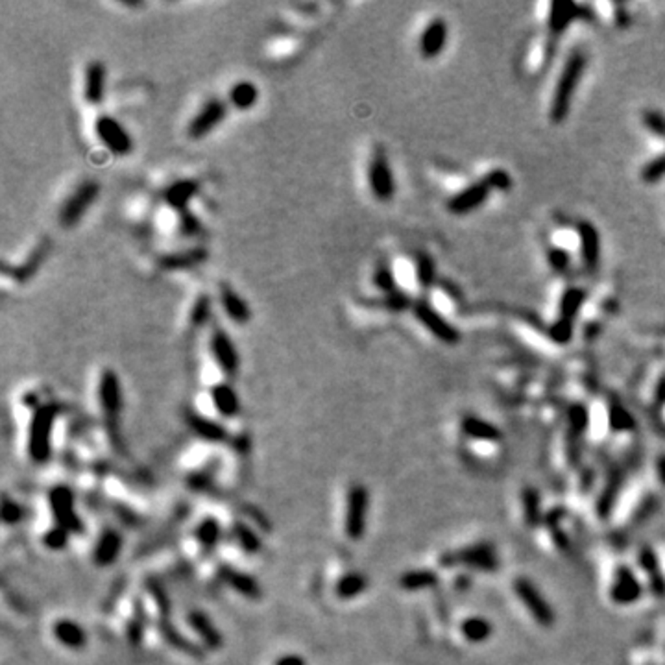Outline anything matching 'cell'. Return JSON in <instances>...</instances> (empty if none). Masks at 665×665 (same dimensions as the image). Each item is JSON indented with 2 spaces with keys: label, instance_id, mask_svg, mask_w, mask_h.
<instances>
[{
  "label": "cell",
  "instance_id": "1",
  "mask_svg": "<svg viewBox=\"0 0 665 665\" xmlns=\"http://www.w3.org/2000/svg\"><path fill=\"white\" fill-rule=\"evenodd\" d=\"M586 54L581 50L573 52L571 56L567 57L566 65H564L560 78L554 87L553 102H551V121L554 124H562L566 121L569 108H571L573 94H575L576 85L581 82L582 72L586 69Z\"/></svg>",
  "mask_w": 665,
  "mask_h": 665
},
{
  "label": "cell",
  "instance_id": "2",
  "mask_svg": "<svg viewBox=\"0 0 665 665\" xmlns=\"http://www.w3.org/2000/svg\"><path fill=\"white\" fill-rule=\"evenodd\" d=\"M57 414H60V408L54 403L41 405L33 413L32 422H30L28 453L35 462H47L50 459L52 429H54Z\"/></svg>",
  "mask_w": 665,
  "mask_h": 665
},
{
  "label": "cell",
  "instance_id": "3",
  "mask_svg": "<svg viewBox=\"0 0 665 665\" xmlns=\"http://www.w3.org/2000/svg\"><path fill=\"white\" fill-rule=\"evenodd\" d=\"M100 194V183L94 179H87L82 181L74 191L71 192V196L67 198L63 206L60 209L57 220L63 228H74L80 222L82 216L89 211V207L93 206L94 200Z\"/></svg>",
  "mask_w": 665,
  "mask_h": 665
},
{
  "label": "cell",
  "instance_id": "4",
  "mask_svg": "<svg viewBox=\"0 0 665 665\" xmlns=\"http://www.w3.org/2000/svg\"><path fill=\"white\" fill-rule=\"evenodd\" d=\"M368 490L362 484H353L347 493L346 521L344 529L350 540H361L366 529V512H368Z\"/></svg>",
  "mask_w": 665,
  "mask_h": 665
},
{
  "label": "cell",
  "instance_id": "5",
  "mask_svg": "<svg viewBox=\"0 0 665 665\" xmlns=\"http://www.w3.org/2000/svg\"><path fill=\"white\" fill-rule=\"evenodd\" d=\"M50 510L57 527L65 529L69 535H80L82 521L76 514L74 493L67 486H56L50 492Z\"/></svg>",
  "mask_w": 665,
  "mask_h": 665
},
{
  "label": "cell",
  "instance_id": "6",
  "mask_svg": "<svg viewBox=\"0 0 665 665\" xmlns=\"http://www.w3.org/2000/svg\"><path fill=\"white\" fill-rule=\"evenodd\" d=\"M94 131H96L100 142H102L111 154L128 155L133 150V142H131L130 133H128L126 128L122 126L117 118L109 117V115H100L96 124H94Z\"/></svg>",
  "mask_w": 665,
  "mask_h": 665
},
{
  "label": "cell",
  "instance_id": "7",
  "mask_svg": "<svg viewBox=\"0 0 665 665\" xmlns=\"http://www.w3.org/2000/svg\"><path fill=\"white\" fill-rule=\"evenodd\" d=\"M514 590L515 595L521 599V603L527 606V610H529L530 614H532V618H535L542 627H553V608L549 606V603L545 600L542 591H540L529 579H518V581L514 582Z\"/></svg>",
  "mask_w": 665,
  "mask_h": 665
},
{
  "label": "cell",
  "instance_id": "8",
  "mask_svg": "<svg viewBox=\"0 0 665 665\" xmlns=\"http://www.w3.org/2000/svg\"><path fill=\"white\" fill-rule=\"evenodd\" d=\"M368 181H370L371 192L377 200H381V202L392 200L393 192H396V181H393L389 157L383 150H375L374 157H371L370 169H368Z\"/></svg>",
  "mask_w": 665,
  "mask_h": 665
},
{
  "label": "cell",
  "instance_id": "9",
  "mask_svg": "<svg viewBox=\"0 0 665 665\" xmlns=\"http://www.w3.org/2000/svg\"><path fill=\"white\" fill-rule=\"evenodd\" d=\"M414 316L423 323L427 331H431L440 342L444 344H457L460 340V332L451 325L442 314L436 313L427 301L420 300L413 305Z\"/></svg>",
  "mask_w": 665,
  "mask_h": 665
},
{
  "label": "cell",
  "instance_id": "10",
  "mask_svg": "<svg viewBox=\"0 0 665 665\" xmlns=\"http://www.w3.org/2000/svg\"><path fill=\"white\" fill-rule=\"evenodd\" d=\"M225 117V104L218 99H211L203 104V108L189 122L187 133L191 139H202L211 133Z\"/></svg>",
  "mask_w": 665,
  "mask_h": 665
},
{
  "label": "cell",
  "instance_id": "11",
  "mask_svg": "<svg viewBox=\"0 0 665 665\" xmlns=\"http://www.w3.org/2000/svg\"><path fill=\"white\" fill-rule=\"evenodd\" d=\"M454 564L492 571L497 567V557L493 547H490V545H475V547L462 549L459 553L445 554L442 558V566H454Z\"/></svg>",
  "mask_w": 665,
  "mask_h": 665
},
{
  "label": "cell",
  "instance_id": "12",
  "mask_svg": "<svg viewBox=\"0 0 665 665\" xmlns=\"http://www.w3.org/2000/svg\"><path fill=\"white\" fill-rule=\"evenodd\" d=\"M211 353L216 364L220 366L228 377H233L239 371V353L231 342L230 335L224 329L216 328L211 335Z\"/></svg>",
  "mask_w": 665,
  "mask_h": 665
},
{
  "label": "cell",
  "instance_id": "13",
  "mask_svg": "<svg viewBox=\"0 0 665 665\" xmlns=\"http://www.w3.org/2000/svg\"><path fill=\"white\" fill-rule=\"evenodd\" d=\"M490 191L492 189L486 183V179H481V181L460 191L459 194H454L447 202V209L453 215H466V213L475 211L479 206H483L486 202V198L490 196Z\"/></svg>",
  "mask_w": 665,
  "mask_h": 665
},
{
  "label": "cell",
  "instance_id": "14",
  "mask_svg": "<svg viewBox=\"0 0 665 665\" xmlns=\"http://www.w3.org/2000/svg\"><path fill=\"white\" fill-rule=\"evenodd\" d=\"M579 240H581V255L588 272H595L600 261V239L599 231L591 222L582 220L576 224Z\"/></svg>",
  "mask_w": 665,
  "mask_h": 665
},
{
  "label": "cell",
  "instance_id": "15",
  "mask_svg": "<svg viewBox=\"0 0 665 665\" xmlns=\"http://www.w3.org/2000/svg\"><path fill=\"white\" fill-rule=\"evenodd\" d=\"M99 401L108 416H117L122 408L121 379L113 370H104L99 379Z\"/></svg>",
  "mask_w": 665,
  "mask_h": 665
},
{
  "label": "cell",
  "instance_id": "16",
  "mask_svg": "<svg viewBox=\"0 0 665 665\" xmlns=\"http://www.w3.org/2000/svg\"><path fill=\"white\" fill-rule=\"evenodd\" d=\"M447 43V23L444 19H432L420 38V52L425 60H432L445 48Z\"/></svg>",
  "mask_w": 665,
  "mask_h": 665
},
{
  "label": "cell",
  "instance_id": "17",
  "mask_svg": "<svg viewBox=\"0 0 665 665\" xmlns=\"http://www.w3.org/2000/svg\"><path fill=\"white\" fill-rule=\"evenodd\" d=\"M106 94V67L100 61H91L85 67L84 96L87 102L100 104Z\"/></svg>",
  "mask_w": 665,
  "mask_h": 665
},
{
  "label": "cell",
  "instance_id": "18",
  "mask_svg": "<svg viewBox=\"0 0 665 665\" xmlns=\"http://www.w3.org/2000/svg\"><path fill=\"white\" fill-rule=\"evenodd\" d=\"M198 189L200 185L194 179H179L164 191V200L176 211H189V203L198 194Z\"/></svg>",
  "mask_w": 665,
  "mask_h": 665
},
{
  "label": "cell",
  "instance_id": "19",
  "mask_svg": "<svg viewBox=\"0 0 665 665\" xmlns=\"http://www.w3.org/2000/svg\"><path fill=\"white\" fill-rule=\"evenodd\" d=\"M639 595H642V588H639L636 576L632 575L630 569L621 567L618 579H615V584L612 586V599L619 605H630L636 599H639Z\"/></svg>",
  "mask_w": 665,
  "mask_h": 665
},
{
  "label": "cell",
  "instance_id": "20",
  "mask_svg": "<svg viewBox=\"0 0 665 665\" xmlns=\"http://www.w3.org/2000/svg\"><path fill=\"white\" fill-rule=\"evenodd\" d=\"M52 634L56 637L57 642L63 647L69 649H82L87 643V634L80 625L72 621V619H57L54 627H52Z\"/></svg>",
  "mask_w": 665,
  "mask_h": 665
},
{
  "label": "cell",
  "instance_id": "21",
  "mask_svg": "<svg viewBox=\"0 0 665 665\" xmlns=\"http://www.w3.org/2000/svg\"><path fill=\"white\" fill-rule=\"evenodd\" d=\"M121 549L122 538L117 530H104L102 536H100L99 542H96V547H94V562L99 564V566H111V564L117 560L118 554H121Z\"/></svg>",
  "mask_w": 665,
  "mask_h": 665
},
{
  "label": "cell",
  "instance_id": "22",
  "mask_svg": "<svg viewBox=\"0 0 665 665\" xmlns=\"http://www.w3.org/2000/svg\"><path fill=\"white\" fill-rule=\"evenodd\" d=\"M220 575L225 584L230 586V588H233L237 593L244 595L246 599H259L262 595L259 582L255 581L253 576L246 575V573L231 569V567H224L220 571Z\"/></svg>",
  "mask_w": 665,
  "mask_h": 665
},
{
  "label": "cell",
  "instance_id": "23",
  "mask_svg": "<svg viewBox=\"0 0 665 665\" xmlns=\"http://www.w3.org/2000/svg\"><path fill=\"white\" fill-rule=\"evenodd\" d=\"M213 405L218 410V414L225 418H233L239 414L240 410V401L239 393L235 392V389L228 383H218L215 389L211 390Z\"/></svg>",
  "mask_w": 665,
  "mask_h": 665
},
{
  "label": "cell",
  "instance_id": "24",
  "mask_svg": "<svg viewBox=\"0 0 665 665\" xmlns=\"http://www.w3.org/2000/svg\"><path fill=\"white\" fill-rule=\"evenodd\" d=\"M207 259V252L203 248H192L185 250L179 253H170L161 257L160 267L163 270H187V268H194L198 264H202Z\"/></svg>",
  "mask_w": 665,
  "mask_h": 665
},
{
  "label": "cell",
  "instance_id": "25",
  "mask_svg": "<svg viewBox=\"0 0 665 665\" xmlns=\"http://www.w3.org/2000/svg\"><path fill=\"white\" fill-rule=\"evenodd\" d=\"M581 13L590 15V11L584 10L582 6H576L573 2H554L551 6V17H549V26L554 33H560L566 30V26L573 19H579Z\"/></svg>",
  "mask_w": 665,
  "mask_h": 665
},
{
  "label": "cell",
  "instance_id": "26",
  "mask_svg": "<svg viewBox=\"0 0 665 665\" xmlns=\"http://www.w3.org/2000/svg\"><path fill=\"white\" fill-rule=\"evenodd\" d=\"M187 423L192 431L196 432L198 436H202L203 440L209 442H224L228 438V431L225 427L220 425L218 422L211 420V418L200 416V414H187Z\"/></svg>",
  "mask_w": 665,
  "mask_h": 665
},
{
  "label": "cell",
  "instance_id": "27",
  "mask_svg": "<svg viewBox=\"0 0 665 665\" xmlns=\"http://www.w3.org/2000/svg\"><path fill=\"white\" fill-rule=\"evenodd\" d=\"M220 301L224 305L225 314L233 320L235 323H246L250 320V307L248 303L240 298L239 292H235L228 285L220 286Z\"/></svg>",
  "mask_w": 665,
  "mask_h": 665
},
{
  "label": "cell",
  "instance_id": "28",
  "mask_svg": "<svg viewBox=\"0 0 665 665\" xmlns=\"http://www.w3.org/2000/svg\"><path fill=\"white\" fill-rule=\"evenodd\" d=\"M189 625H191V628L198 636L202 637L209 649H218V647L222 645L220 632L216 630L215 625L211 623V619L207 618L206 614H202V612H191V614H189Z\"/></svg>",
  "mask_w": 665,
  "mask_h": 665
},
{
  "label": "cell",
  "instance_id": "29",
  "mask_svg": "<svg viewBox=\"0 0 665 665\" xmlns=\"http://www.w3.org/2000/svg\"><path fill=\"white\" fill-rule=\"evenodd\" d=\"M366 586H368V581L362 573H347V575L340 576L335 584V595L344 600L353 599L366 590Z\"/></svg>",
  "mask_w": 665,
  "mask_h": 665
},
{
  "label": "cell",
  "instance_id": "30",
  "mask_svg": "<svg viewBox=\"0 0 665 665\" xmlns=\"http://www.w3.org/2000/svg\"><path fill=\"white\" fill-rule=\"evenodd\" d=\"M259 99V91L255 84L248 80L237 82L230 91V102L237 109H250L255 106Z\"/></svg>",
  "mask_w": 665,
  "mask_h": 665
},
{
  "label": "cell",
  "instance_id": "31",
  "mask_svg": "<svg viewBox=\"0 0 665 665\" xmlns=\"http://www.w3.org/2000/svg\"><path fill=\"white\" fill-rule=\"evenodd\" d=\"M462 429L466 435L471 436V438H477V440H499V438H501L499 431H497L492 423L484 422V420L475 416L464 418Z\"/></svg>",
  "mask_w": 665,
  "mask_h": 665
},
{
  "label": "cell",
  "instance_id": "32",
  "mask_svg": "<svg viewBox=\"0 0 665 665\" xmlns=\"http://www.w3.org/2000/svg\"><path fill=\"white\" fill-rule=\"evenodd\" d=\"M639 560H642L643 569L649 575V582H651L652 590H654L656 595H664L665 593V579L660 575V569H658V560H656V554L652 553L651 549H643L642 554H639Z\"/></svg>",
  "mask_w": 665,
  "mask_h": 665
},
{
  "label": "cell",
  "instance_id": "33",
  "mask_svg": "<svg viewBox=\"0 0 665 665\" xmlns=\"http://www.w3.org/2000/svg\"><path fill=\"white\" fill-rule=\"evenodd\" d=\"M438 582V576L436 573L427 571V569H416V571H408L401 576V588L408 591H416V590H425V588H431Z\"/></svg>",
  "mask_w": 665,
  "mask_h": 665
},
{
  "label": "cell",
  "instance_id": "34",
  "mask_svg": "<svg viewBox=\"0 0 665 665\" xmlns=\"http://www.w3.org/2000/svg\"><path fill=\"white\" fill-rule=\"evenodd\" d=\"M462 634L468 642L483 643L492 636V625L483 618H469L462 623Z\"/></svg>",
  "mask_w": 665,
  "mask_h": 665
},
{
  "label": "cell",
  "instance_id": "35",
  "mask_svg": "<svg viewBox=\"0 0 665 665\" xmlns=\"http://www.w3.org/2000/svg\"><path fill=\"white\" fill-rule=\"evenodd\" d=\"M161 634H163V637L167 639V643H169L170 647H174V649H178V651H181V652H187V654H191V656H200V649H198V647L192 642H189L187 637H183L181 634H179L172 625L167 623V621L161 623Z\"/></svg>",
  "mask_w": 665,
  "mask_h": 665
},
{
  "label": "cell",
  "instance_id": "36",
  "mask_svg": "<svg viewBox=\"0 0 665 665\" xmlns=\"http://www.w3.org/2000/svg\"><path fill=\"white\" fill-rule=\"evenodd\" d=\"M584 300V291H581V289H569V291L562 296V301H560V318L573 322V318H575L576 314H579V311H581Z\"/></svg>",
  "mask_w": 665,
  "mask_h": 665
},
{
  "label": "cell",
  "instance_id": "37",
  "mask_svg": "<svg viewBox=\"0 0 665 665\" xmlns=\"http://www.w3.org/2000/svg\"><path fill=\"white\" fill-rule=\"evenodd\" d=\"M220 532H222V530H220V525H218V521H216V520H206V521H202V523L198 525L196 538H198V542L203 545V547L211 549V547H215L216 542L220 540Z\"/></svg>",
  "mask_w": 665,
  "mask_h": 665
},
{
  "label": "cell",
  "instance_id": "38",
  "mask_svg": "<svg viewBox=\"0 0 665 665\" xmlns=\"http://www.w3.org/2000/svg\"><path fill=\"white\" fill-rule=\"evenodd\" d=\"M416 276L422 289H431L435 283V262L425 253H420L416 257Z\"/></svg>",
  "mask_w": 665,
  "mask_h": 665
},
{
  "label": "cell",
  "instance_id": "39",
  "mask_svg": "<svg viewBox=\"0 0 665 665\" xmlns=\"http://www.w3.org/2000/svg\"><path fill=\"white\" fill-rule=\"evenodd\" d=\"M209 318H211V300H209V296L202 294L192 305L191 322L194 328H202L209 322Z\"/></svg>",
  "mask_w": 665,
  "mask_h": 665
},
{
  "label": "cell",
  "instance_id": "40",
  "mask_svg": "<svg viewBox=\"0 0 665 665\" xmlns=\"http://www.w3.org/2000/svg\"><path fill=\"white\" fill-rule=\"evenodd\" d=\"M235 538L239 540L240 547L246 551V553H257L259 549H261V540L257 538V535L253 532L250 527H246L244 523L235 525Z\"/></svg>",
  "mask_w": 665,
  "mask_h": 665
},
{
  "label": "cell",
  "instance_id": "41",
  "mask_svg": "<svg viewBox=\"0 0 665 665\" xmlns=\"http://www.w3.org/2000/svg\"><path fill=\"white\" fill-rule=\"evenodd\" d=\"M642 176L643 183H658L660 179L665 178V154L658 155L654 160H651L649 163H645V167L639 172Z\"/></svg>",
  "mask_w": 665,
  "mask_h": 665
},
{
  "label": "cell",
  "instance_id": "42",
  "mask_svg": "<svg viewBox=\"0 0 665 665\" xmlns=\"http://www.w3.org/2000/svg\"><path fill=\"white\" fill-rule=\"evenodd\" d=\"M374 285L383 291L384 294H392L396 292V279H393L392 268L386 262H381L379 267L375 268L374 272Z\"/></svg>",
  "mask_w": 665,
  "mask_h": 665
},
{
  "label": "cell",
  "instance_id": "43",
  "mask_svg": "<svg viewBox=\"0 0 665 665\" xmlns=\"http://www.w3.org/2000/svg\"><path fill=\"white\" fill-rule=\"evenodd\" d=\"M643 124L649 131H652L654 135L665 139V115L658 109H649L643 113Z\"/></svg>",
  "mask_w": 665,
  "mask_h": 665
},
{
  "label": "cell",
  "instance_id": "44",
  "mask_svg": "<svg viewBox=\"0 0 665 665\" xmlns=\"http://www.w3.org/2000/svg\"><path fill=\"white\" fill-rule=\"evenodd\" d=\"M523 506H525V515H527V523L535 525L540 518V497L536 490H530V488L525 490Z\"/></svg>",
  "mask_w": 665,
  "mask_h": 665
},
{
  "label": "cell",
  "instance_id": "45",
  "mask_svg": "<svg viewBox=\"0 0 665 665\" xmlns=\"http://www.w3.org/2000/svg\"><path fill=\"white\" fill-rule=\"evenodd\" d=\"M202 230V224L198 220V216L192 211L179 213V233L183 237H196Z\"/></svg>",
  "mask_w": 665,
  "mask_h": 665
},
{
  "label": "cell",
  "instance_id": "46",
  "mask_svg": "<svg viewBox=\"0 0 665 665\" xmlns=\"http://www.w3.org/2000/svg\"><path fill=\"white\" fill-rule=\"evenodd\" d=\"M547 259L551 262V267H553L554 272L558 274H566L569 270V253L566 252L564 248H558V246H553V248L547 252Z\"/></svg>",
  "mask_w": 665,
  "mask_h": 665
},
{
  "label": "cell",
  "instance_id": "47",
  "mask_svg": "<svg viewBox=\"0 0 665 665\" xmlns=\"http://www.w3.org/2000/svg\"><path fill=\"white\" fill-rule=\"evenodd\" d=\"M549 335H551V338H553L554 342H558V344L569 342V338H571V335H573V322L564 320V318H558L557 322L551 325V329H549Z\"/></svg>",
  "mask_w": 665,
  "mask_h": 665
},
{
  "label": "cell",
  "instance_id": "48",
  "mask_svg": "<svg viewBox=\"0 0 665 665\" xmlns=\"http://www.w3.org/2000/svg\"><path fill=\"white\" fill-rule=\"evenodd\" d=\"M610 423H612L615 431H628V429L634 427V420L630 418V414L623 407H619V405H614L612 410H610Z\"/></svg>",
  "mask_w": 665,
  "mask_h": 665
},
{
  "label": "cell",
  "instance_id": "49",
  "mask_svg": "<svg viewBox=\"0 0 665 665\" xmlns=\"http://www.w3.org/2000/svg\"><path fill=\"white\" fill-rule=\"evenodd\" d=\"M67 540H69V532H67L65 529H61V527H54V529H50L47 535H45L43 542H45V545H47L48 549L57 551V549L65 547Z\"/></svg>",
  "mask_w": 665,
  "mask_h": 665
},
{
  "label": "cell",
  "instance_id": "50",
  "mask_svg": "<svg viewBox=\"0 0 665 665\" xmlns=\"http://www.w3.org/2000/svg\"><path fill=\"white\" fill-rule=\"evenodd\" d=\"M23 520V508L15 501H11L10 497H4L2 503V521L6 525H15Z\"/></svg>",
  "mask_w": 665,
  "mask_h": 665
},
{
  "label": "cell",
  "instance_id": "51",
  "mask_svg": "<svg viewBox=\"0 0 665 665\" xmlns=\"http://www.w3.org/2000/svg\"><path fill=\"white\" fill-rule=\"evenodd\" d=\"M484 179H486V183L490 185V189H499V191H506V189L512 185V179L510 176H508V172L501 169L492 170V172L484 176Z\"/></svg>",
  "mask_w": 665,
  "mask_h": 665
},
{
  "label": "cell",
  "instance_id": "52",
  "mask_svg": "<svg viewBox=\"0 0 665 665\" xmlns=\"http://www.w3.org/2000/svg\"><path fill=\"white\" fill-rule=\"evenodd\" d=\"M45 253H47V252H43V246H41V248L35 250V252L32 253V257H30L28 261L24 262L23 267L17 270V277H19V279H26L28 276H32V274L38 270L39 264H41L43 257H45Z\"/></svg>",
  "mask_w": 665,
  "mask_h": 665
},
{
  "label": "cell",
  "instance_id": "53",
  "mask_svg": "<svg viewBox=\"0 0 665 665\" xmlns=\"http://www.w3.org/2000/svg\"><path fill=\"white\" fill-rule=\"evenodd\" d=\"M384 305L389 307L392 313H401V311L408 309L410 307V300H408V296L405 292H392V294L386 296V301Z\"/></svg>",
  "mask_w": 665,
  "mask_h": 665
},
{
  "label": "cell",
  "instance_id": "54",
  "mask_svg": "<svg viewBox=\"0 0 665 665\" xmlns=\"http://www.w3.org/2000/svg\"><path fill=\"white\" fill-rule=\"evenodd\" d=\"M569 420H571V425L575 431H584V427L588 425V410L582 405H575L571 408V413H569Z\"/></svg>",
  "mask_w": 665,
  "mask_h": 665
},
{
  "label": "cell",
  "instance_id": "55",
  "mask_svg": "<svg viewBox=\"0 0 665 665\" xmlns=\"http://www.w3.org/2000/svg\"><path fill=\"white\" fill-rule=\"evenodd\" d=\"M276 665H307V664H305V660L301 658V656L286 654V656H283V658H279V660L276 661Z\"/></svg>",
  "mask_w": 665,
  "mask_h": 665
},
{
  "label": "cell",
  "instance_id": "56",
  "mask_svg": "<svg viewBox=\"0 0 665 665\" xmlns=\"http://www.w3.org/2000/svg\"><path fill=\"white\" fill-rule=\"evenodd\" d=\"M656 403L658 405L665 403V377H661L658 386H656Z\"/></svg>",
  "mask_w": 665,
  "mask_h": 665
},
{
  "label": "cell",
  "instance_id": "57",
  "mask_svg": "<svg viewBox=\"0 0 665 665\" xmlns=\"http://www.w3.org/2000/svg\"><path fill=\"white\" fill-rule=\"evenodd\" d=\"M660 477H661V481L665 483V457L660 460Z\"/></svg>",
  "mask_w": 665,
  "mask_h": 665
}]
</instances>
